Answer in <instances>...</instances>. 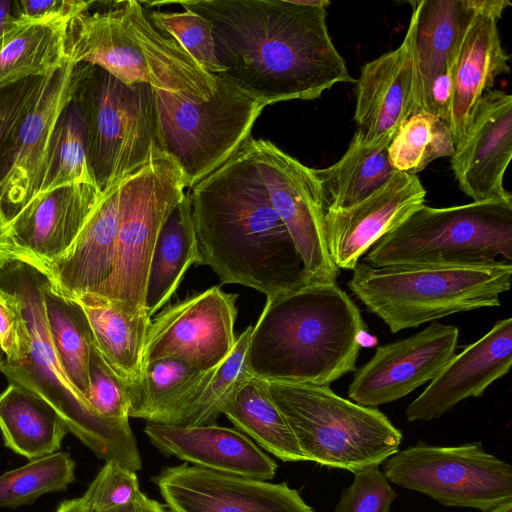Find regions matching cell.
I'll list each match as a JSON object with an SVG mask.
<instances>
[{
    "label": "cell",
    "mask_w": 512,
    "mask_h": 512,
    "mask_svg": "<svg viewBox=\"0 0 512 512\" xmlns=\"http://www.w3.org/2000/svg\"><path fill=\"white\" fill-rule=\"evenodd\" d=\"M177 3L211 22L223 74L265 106L356 83L330 37L326 7L295 0Z\"/></svg>",
    "instance_id": "obj_1"
},
{
    "label": "cell",
    "mask_w": 512,
    "mask_h": 512,
    "mask_svg": "<svg viewBox=\"0 0 512 512\" xmlns=\"http://www.w3.org/2000/svg\"><path fill=\"white\" fill-rule=\"evenodd\" d=\"M187 194L201 265L223 283L267 297L312 283L247 144Z\"/></svg>",
    "instance_id": "obj_2"
},
{
    "label": "cell",
    "mask_w": 512,
    "mask_h": 512,
    "mask_svg": "<svg viewBox=\"0 0 512 512\" xmlns=\"http://www.w3.org/2000/svg\"><path fill=\"white\" fill-rule=\"evenodd\" d=\"M366 329L358 306L336 283L312 282L267 297L253 325L248 371L268 382L329 386L357 369Z\"/></svg>",
    "instance_id": "obj_3"
},
{
    "label": "cell",
    "mask_w": 512,
    "mask_h": 512,
    "mask_svg": "<svg viewBox=\"0 0 512 512\" xmlns=\"http://www.w3.org/2000/svg\"><path fill=\"white\" fill-rule=\"evenodd\" d=\"M65 51L73 63L96 65L121 82L148 84L193 102L216 91L207 73L135 0L95 2L66 27Z\"/></svg>",
    "instance_id": "obj_4"
},
{
    "label": "cell",
    "mask_w": 512,
    "mask_h": 512,
    "mask_svg": "<svg viewBox=\"0 0 512 512\" xmlns=\"http://www.w3.org/2000/svg\"><path fill=\"white\" fill-rule=\"evenodd\" d=\"M45 273L43 267L25 259H14L0 269V287L19 299L30 338L28 354L17 361L4 360L1 372L10 383L48 402L64 419L69 431L98 458L140 471L141 454L128 419L114 420L99 415L62 367L46 321L42 292Z\"/></svg>",
    "instance_id": "obj_5"
},
{
    "label": "cell",
    "mask_w": 512,
    "mask_h": 512,
    "mask_svg": "<svg viewBox=\"0 0 512 512\" xmlns=\"http://www.w3.org/2000/svg\"><path fill=\"white\" fill-rule=\"evenodd\" d=\"M512 265L496 261L476 266L392 265L358 262L348 287L392 333L446 316L500 306L510 290Z\"/></svg>",
    "instance_id": "obj_6"
},
{
    "label": "cell",
    "mask_w": 512,
    "mask_h": 512,
    "mask_svg": "<svg viewBox=\"0 0 512 512\" xmlns=\"http://www.w3.org/2000/svg\"><path fill=\"white\" fill-rule=\"evenodd\" d=\"M71 100L82 118L89 167L101 191L167 156L155 89L148 84L127 85L99 66L75 63Z\"/></svg>",
    "instance_id": "obj_7"
},
{
    "label": "cell",
    "mask_w": 512,
    "mask_h": 512,
    "mask_svg": "<svg viewBox=\"0 0 512 512\" xmlns=\"http://www.w3.org/2000/svg\"><path fill=\"white\" fill-rule=\"evenodd\" d=\"M268 388L305 461L354 473L399 451L401 431L377 408L345 399L329 386L268 382Z\"/></svg>",
    "instance_id": "obj_8"
},
{
    "label": "cell",
    "mask_w": 512,
    "mask_h": 512,
    "mask_svg": "<svg viewBox=\"0 0 512 512\" xmlns=\"http://www.w3.org/2000/svg\"><path fill=\"white\" fill-rule=\"evenodd\" d=\"M512 259V201L472 202L445 208L425 204L384 234L365 263L476 266Z\"/></svg>",
    "instance_id": "obj_9"
},
{
    "label": "cell",
    "mask_w": 512,
    "mask_h": 512,
    "mask_svg": "<svg viewBox=\"0 0 512 512\" xmlns=\"http://www.w3.org/2000/svg\"><path fill=\"white\" fill-rule=\"evenodd\" d=\"M215 78V93L200 103L155 89L164 152L189 190L246 144L265 107L223 73Z\"/></svg>",
    "instance_id": "obj_10"
},
{
    "label": "cell",
    "mask_w": 512,
    "mask_h": 512,
    "mask_svg": "<svg viewBox=\"0 0 512 512\" xmlns=\"http://www.w3.org/2000/svg\"><path fill=\"white\" fill-rule=\"evenodd\" d=\"M185 189L181 171L168 156L121 179L115 266L93 295L130 315L146 314L144 298L153 249L162 225L185 196Z\"/></svg>",
    "instance_id": "obj_11"
},
{
    "label": "cell",
    "mask_w": 512,
    "mask_h": 512,
    "mask_svg": "<svg viewBox=\"0 0 512 512\" xmlns=\"http://www.w3.org/2000/svg\"><path fill=\"white\" fill-rule=\"evenodd\" d=\"M389 482L440 504L486 512L512 500V467L480 442L432 446L419 442L383 462Z\"/></svg>",
    "instance_id": "obj_12"
},
{
    "label": "cell",
    "mask_w": 512,
    "mask_h": 512,
    "mask_svg": "<svg viewBox=\"0 0 512 512\" xmlns=\"http://www.w3.org/2000/svg\"><path fill=\"white\" fill-rule=\"evenodd\" d=\"M270 201L286 226L312 282L336 283L339 269L327 249L321 187L313 168L263 139L247 141Z\"/></svg>",
    "instance_id": "obj_13"
},
{
    "label": "cell",
    "mask_w": 512,
    "mask_h": 512,
    "mask_svg": "<svg viewBox=\"0 0 512 512\" xmlns=\"http://www.w3.org/2000/svg\"><path fill=\"white\" fill-rule=\"evenodd\" d=\"M237 297L214 286L164 309L151 319L143 364L171 358L200 371L217 367L236 342Z\"/></svg>",
    "instance_id": "obj_14"
},
{
    "label": "cell",
    "mask_w": 512,
    "mask_h": 512,
    "mask_svg": "<svg viewBox=\"0 0 512 512\" xmlns=\"http://www.w3.org/2000/svg\"><path fill=\"white\" fill-rule=\"evenodd\" d=\"M458 337L457 327L433 321L408 338L378 346L354 371L350 400L377 408L405 397L435 378L455 355Z\"/></svg>",
    "instance_id": "obj_15"
},
{
    "label": "cell",
    "mask_w": 512,
    "mask_h": 512,
    "mask_svg": "<svg viewBox=\"0 0 512 512\" xmlns=\"http://www.w3.org/2000/svg\"><path fill=\"white\" fill-rule=\"evenodd\" d=\"M168 512H315L286 482L226 474L187 463L152 478Z\"/></svg>",
    "instance_id": "obj_16"
},
{
    "label": "cell",
    "mask_w": 512,
    "mask_h": 512,
    "mask_svg": "<svg viewBox=\"0 0 512 512\" xmlns=\"http://www.w3.org/2000/svg\"><path fill=\"white\" fill-rule=\"evenodd\" d=\"M74 65L68 59L48 73L36 100L0 150V210L8 223L36 194L54 126L71 98Z\"/></svg>",
    "instance_id": "obj_17"
},
{
    "label": "cell",
    "mask_w": 512,
    "mask_h": 512,
    "mask_svg": "<svg viewBox=\"0 0 512 512\" xmlns=\"http://www.w3.org/2000/svg\"><path fill=\"white\" fill-rule=\"evenodd\" d=\"M512 157V96L486 92L451 156L460 190L473 202L512 201L504 175Z\"/></svg>",
    "instance_id": "obj_18"
},
{
    "label": "cell",
    "mask_w": 512,
    "mask_h": 512,
    "mask_svg": "<svg viewBox=\"0 0 512 512\" xmlns=\"http://www.w3.org/2000/svg\"><path fill=\"white\" fill-rule=\"evenodd\" d=\"M426 190L417 175L395 171L361 202L324 215L327 249L340 270H353L360 257L387 232L424 205Z\"/></svg>",
    "instance_id": "obj_19"
},
{
    "label": "cell",
    "mask_w": 512,
    "mask_h": 512,
    "mask_svg": "<svg viewBox=\"0 0 512 512\" xmlns=\"http://www.w3.org/2000/svg\"><path fill=\"white\" fill-rule=\"evenodd\" d=\"M101 196L90 184L36 195L8 223L11 245L23 259L46 268L69 251Z\"/></svg>",
    "instance_id": "obj_20"
},
{
    "label": "cell",
    "mask_w": 512,
    "mask_h": 512,
    "mask_svg": "<svg viewBox=\"0 0 512 512\" xmlns=\"http://www.w3.org/2000/svg\"><path fill=\"white\" fill-rule=\"evenodd\" d=\"M512 364V318L499 320L476 342L455 354L406 408L408 422L429 421L469 397H479Z\"/></svg>",
    "instance_id": "obj_21"
},
{
    "label": "cell",
    "mask_w": 512,
    "mask_h": 512,
    "mask_svg": "<svg viewBox=\"0 0 512 512\" xmlns=\"http://www.w3.org/2000/svg\"><path fill=\"white\" fill-rule=\"evenodd\" d=\"M509 6L508 0H477L476 11L462 37L446 123L454 147L465 134L482 96L492 89L499 75L510 72V57L498 29V21Z\"/></svg>",
    "instance_id": "obj_22"
},
{
    "label": "cell",
    "mask_w": 512,
    "mask_h": 512,
    "mask_svg": "<svg viewBox=\"0 0 512 512\" xmlns=\"http://www.w3.org/2000/svg\"><path fill=\"white\" fill-rule=\"evenodd\" d=\"M144 433L166 457L200 468L265 481L273 479L278 469L270 456L237 429L217 424L147 423Z\"/></svg>",
    "instance_id": "obj_23"
},
{
    "label": "cell",
    "mask_w": 512,
    "mask_h": 512,
    "mask_svg": "<svg viewBox=\"0 0 512 512\" xmlns=\"http://www.w3.org/2000/svg\"><path fill=\"white\" fill-rule=\"evenodd\" d=\"M354 120L369 142L390 143L414 111L412 34L394 50L366 63L356 80Z\"/></svg>",
    "instance_id": "obj_24"
},
{
    "label": "cell",
    "mask_w": 512,
    "mask_h": 512,
    "mask_svg": "<svg viewBox=\"0 0 512 512\" xmlns=\"http://www.w3.org/2000/svg\"><path fill=\"white\" fill-rule=\"evenodd\" d=\"M410 4L416 114L424 112L434 80L455 68L477 0H417Z\"/></svg>",
    "instance_id": "obj_25"
},
{
    "label": "cell",
    "mask_w": 512,
    "mask_h": 512,
    "mask_svg": "<svg viewBox=\"0 0 512 512\" xmlns=\"http://www.w3.org/2000/svg\"><path fill=\"white\" fill-rule=\"evenodd\" d=\"M120 181L102 191L96 208L69 251L44 268L54 285L72 298L96 294L113 273L119 228Z\"/></svg>",
    "instance_id": "obj_26"
},
{
    "label": "cell",
    "mask_w": 512,
    "mask_h": 512,
    "mask_svg": "<svg viewBox=\"0 0 512 512\" xmlns=\"http://www.w3.org/2000/svg\"><path fill=\"white\" fill-rule=\"evenodd\" d=\"M214 369L200 371L171 358L144 363L139 375L127 382L128 416L148 423L179 425Z\"/></svg>",
    "instance_id": "obj_27"
},
{
    "label": "cell",
    "mask_w": 512,
    "mask_h": 512,
    "mask_svg": "<svg viewBox=\"0 0 512 512\" xmlns=\"http://www.w3.org/2000/svg\"><path fill=\"white\" fill-rule=\"evenodd\" d=\"M193 264L201 265V257L186 193L166 218L153 249L144 298L150 318L170 300Z\"/></svg>",
    "instance_id": "obj_28"
},
{
    "label": "cell",
    "mask_w": 512,
    "mask_h": 512,
    "mask_svg": "<svg viewBox=\"0 0 512 512\" xmlns=\"http://www.w3.org/2000/svg\"><path fill=\"white\" fill-rule=\"evenodd\" d=\"M0 430L5 446L29 460L57 452L70 432L48 402L13 383L0 393Z\"/></svg>",
    "instance_id": "obj_29"
},
{
    "label": "cell",
    "mask_w": 512,
    "mask_h": 512,
    "mask_svg": "<svg viewBox=\"0 0 512 512\" xmlns=\"http://www.w3.org/2000/svg\"><path fill=\"white\" fill-rule=\"evenodd\" d=\"M388 142H369L356 130L347 150L334 164L315 169L325 212L351 207L383 186L395 170L388 160Z\"/></svg>",
    "instance_id": "obj_30"
},
{
    "label": "cell",
    "mask_w": 512,
    "mask_h": 512,
    "mask_svg": "<svg viewBox=\"0 0 512 512\" xmlns=\"http://www.w3.org/2000/svg\"><path fill=\"white\" fill-rule=\"evenodd\" d=\"M83 307L95 345L109 366L122 379L133 381L143 366V352L151 318L130 315L93 294L75 298Z\"/></svg>",
    "instance_id": "obj_31"
},
{
    "label": "cell",
    "mask_w": 512,
    "mask_h": 512,
    "mask_svg": "<svg viewBox=\"0 0 512 512\" xmlns=\"http://www.w3.org/2000/svg\"><path fill=\"white\" fill-rule=\"evenodd\" d=\"M223 414L240 432L280 460L305 461L288 423L271 397L267 381L251 376L225 406Z\"/></svg>",
    "instance_id": "obj_32"
},
{
    "label": "cell",
    "mask_w": 512,
    "mask_h": 512,
    "mask_svg": "<svg viewBox=\"0 0 512 512\" xmlns=\"http://www.w3.org/2000/svg\"><path fill=\"white\" fill-rule=\"evenodd\" d=\"M42 292L46 321L58 358L72 384L87 400L89 357L95 343L88 317L82 305L61 292L47 272Z\"/></svg>",
    "instance_id": "obj_33"
},
{
    "label": "cell",
    "mask_w": 512,
    "mask_h": 512,
    "mask_svg": "<svg viewBox=\"0 0 512 512\" xmlns=\"http://www.w3.org/2000/svg\"><path fill=\"white\" fill-rule=\"evenodd\" d=\"M66 24L19 23L0 37V88L43 76L67 60Z\"/></svg>",
    "instance_id": "obj_34"
},
{
    "label": "cell",
    "mask_w": 512,
    "mask_h": 512,
    "mask_svg": "<svg viewBox=\"0 0 512 512\" xmlns=\"http://www.w3.org/2000/svg\"><path fill=\"white\" fill-rule=\"evenodd\" d=\"M75 184L97 186L87 159L82 118L70 98L54 126L35 196Z\"/></svg>",
    "instance_id": "obj_35"
},
{
    "label": "cell",
    "mask_w": 512,
    "mask_h": 512,
    "mask_svg": "<svg viewBox=\"0 0 512 512\" xmlns=\"http://www.w3.org/2000/svg\"><path fill=\"white\" fill-rule=\"evenodd\" d=\"M454 142L444 121L420 112L408 117L387 148L388 160L395 171L417 175L432 161L452 156Z\"/></svg>",
    "instance_id": "obj_36"
},
{
    "label": "cell",
    "mask_w": 512,
    "mask_h": 512,
    "mask_svg": "<svg viewBox=\"0 0 512 512\" xmlns=\"http://www.w3.org/2000/svg\"><path fill=\"white\" fill-rule=\"evenodd\" d=\"M252 330L253 325H250L236 338L233 349L214 369L200 394L184 413L179 425L216 424L225 406L252 376L247 368V350Z\"/></svg>",
    "instance_id": "obj_37"
},
{
    "label": "cell",
    "mask_w": 512,
    "mask_h": 512,
    "mask_svg": "<svg viewBox=\"0 0 512 512\" xmlns=\"http://www.w3.org/2000/svg\"><path fill=\"white\" fill-rule=\"evenodd\" d=\"M75 480V462L67 452L30 460L0 476V507L33 503L43 494L64 491Z\"/></svg>",
    "instance_id": "obj_38"
},
{
    "label": "cell",
    "mask_w": 512,
    "mask_h": 512,
    "mask_svg": "<svg viewBox=\"0 0 512 512\" xmlns=\"http://www.w3.org/2000/svg\"><path fill=\"white\" fill-rule=\"evenodd\" d=\"M149 20L170 34L207 73L225 72L216 55L213 27L206 18L185 9L183 12L148 11Z\"/></svg>",
    "instance_id": "obj_39"
},
{
    "label": "cell",
    "mask_w": 512,
    "mask_h": 512,
    "mask_svg": "<svg viewBox=\"0 0 512 512\" xmlns=\"http://www.w3.org/2000/svg\"><path fill=\"white\" fill-rule=\"evenodd\" d=\"M89 393L87 401L101 416L114 419H129L127 381L122 379L102 357L95 343L89 357Z\"/></svg>",
    "instance_id": "obj_40"
},
{
    "label": "cell",
    "mask_w": 512,
    "mask_h": 512,
    "mask_svg": "<svg viewBox=\"0 0 512 512\" xmlns=\"http://www.w3.org/2000/svg\"><path fill=\"white\" fill-rule=\"evenodd\" d=\"M142 491L135 471L105 462L81 498L88 512H101L134 501Z\"/></svg>",
    "instance_id": "obj_41"
},
{
    "label": "cell",
    "mask_w": 512,
    "mask_h": 512,
    "mask_svg": "<svg viewBox=\"0 0 512 512\" xmlns=\"http://www.w3.org/2000/svg\"><path fill=\"white\" fill-rule=\"evenodd\" d=\"M350 486L343 489L334 512H390L397 494L379 466L353 473Z\"/></svg>",
    "instance_id": "obj_42"
},
{
    "label": "cell",
    "mask_w": 512,
    "mask_h": 512,
    "mask_svg": "<svg viewBox=\"0 0 512 512\" xmlns=\"http://www.w3.org/2000/svg\"><path fill=\"white\" fill-rule=\"evenodd\" d=\"M47 75L28 77L0 88V150L36 100Z\"/></svg>",
    "instance_id": "obj_43"
},
{
    "label": "cell",
    "mask_w": 512,
    "mask_h": 512,
    "mask_svg": "<svg viewBox=\"0 0 512 512\" xmlns=\"http://www.w3.org/2000/svg\"><path fill=\"white\" fill-rule=\"evenodd\" d=\"M0 348L6 361L24 358L30 350V338L17 296L0 287Z\"/></svg>",
    "instance_id": "obj_44"
},
{
    "label": "cell",
    "mask_w": 512,
    "mask_h": 512,
    "mask_svg": "<svg viewBox=\"0 0 512 512\" xmlns=\"http://www.w3.org/2000/svg\"><path fill=\"white\" fill-rule=\"evenodd\" d=\"M94 1L16 0L18 21L33 24H68L91 8Z\"/></svg>",
    "instance_id": "obj_45"
},
{
    "label": "cell",
    "mask_w": 512,
    "mask_h": 512,
    "mask_svg": "<svg viewBox=\"0 0 512 512\" xmlns=\"http://www.w3.org/2000/svg\"><path fill=\"white\" fill-rule=\"evenodd\" d=\"M101 512H168L165 510L164 506L154 500L149 498L146 494L141 492L139 496L132 502L115 507L112 509H108Z\"/></svg>",
    "instance_id": "obj_46"
},
{
    "label": "cell",
    "mask_w": 512,
    "mask_h": 512,
    "mask_svg": "<svg viewBox=\"0 0 512 512\" xmlns=\"http://www.w3.org/2000/svg\"><path fill=\"white\" fill-rule=\"evenodd\" d=\"M23 259L21 255L13 248L8 236V222L0 210V269L14 260Z\"/></svg>",
    "instance_id": "obj_47"
},
{
    "label": "cell",
    "mask_w": 512,
    "mask_h": 512,
    "mask_svg": "<svg viewBox=\"0 0 512 512\" xmlns=\"http://www.w3.org/2000/svg\"><path fill=\"white\" fill-rule=\"evenodd\" d=\"M19 23L16 0H0V37Z\"/></svg>",
    "instance_id": "obj_48"
},
{
    "label": "cell",
    "mask_w": 512,
    "mask_h": 512,
    "mask_svg": "<svg viewBox=\"0 0 512 512\" xmlns=\"http://www.w3.org/2000/svg\"><path fill=\"white\" fill-rule=\"evenodd\" d=\"M56 512H88L81 498L65 500L60 503Z\"/></svg>",
    "instance_id": "obj_49"
},
{
    "label": "cell",
    "mask_w": 512,
    "mask_h": 512,
    "mask_svg": "<svg viewBox=\"0 0 512 512\" xmlns=\"http://www.w3.org/2000/svg\"><path fill=\"white\" fill-rule=\"evenodd\" d=\"M486 512H512V500L504 502Z\"/></svg>",
    "instance_id": "obj_50"
},
{
    "label": "cell",
    "mask_w": 512,
    "mask_h": 512,
    "mask_svg": "<svg viewBox=\"0 0 512 512\" xmlns=\"http://www.w3.org/2000/svg\"><path fill=\"white\" fill-rule=\"evenodd\" d=\"M2 352H3V351H2V350H1V348H0V371H1L2 366H3V363H4V359H3V356H2Z\"/></svg>",
    "instance_id": "obj_51"
}]
</instances>
